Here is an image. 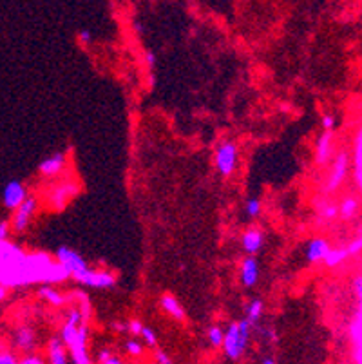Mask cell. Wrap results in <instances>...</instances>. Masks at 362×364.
I'll return each instance as SVG.
<instances>
[{
    "instance_id": "cell-1",
    "label": "cell",
    "mask_w": 362,
    "mask_h": 364,
    "mask_svg": "<svg viewBox=\"0 0 362 364\" xmlns=\"http://www.w3.org/2000/svg\"><path fill=\"white\" fill-rule=\"evenodd\" d=\"M250 323L247 319L236 321L228 324L225 330V341H223V352L230 361H239L245 355L250 341Z\"/></svg>"
},
{
    "instance_id": "cell-2",
    "label": "cell",
    "mask_w": 362,
    "mask_h": 364,
    "mask_svg": "<svg viewBox=\"0 0 362 364\" xmlns=\"http://www.w3.org/2000/svg\"><path fill=\"white\" fill-rule=\"evenodd\" d=\"M78 193H80V185L75 180H66V182H60L51 189L47 196H45V202H47L49 207L62 210Z\"/></svg>"
},
{
    "instance_id": "cell-3",
    "label": "cell",
    "mask_w": 362,
    "mask_h": 364,
    "mask_svg": "<svg viewBox=\"0 0 362 364\" xmlns=\"http://www.w3.org/2000/svg\"><path fill=\"white\" fill-rule=\"evenodd\" d=\"M55 259L62 265V267L66 268L67 272L71 274V278L73 279H78L82 274H86L87 270L90 268L89 265H87L86 259L82 258L80 254L76 252V250H73V248H69V247L58 248V250L55 252Z\"/></svg>"
},
{
    "instance_id": "cell-4",
    "label": "cell",
    "mask_w": 362,
    "mask_h": 364,
    "mask_svg": "<svg viewBox=\"0 0 362 364\" xmlns=\"http://www.w3.org/2000/svg\"><path fill=\"white\" fill-rule=\"evenodd\" d=\"M348 165H350V156H348L346 151H341L333 160L332 171H330L326 182L322 185V193L332 194L341 187V183L344 182V178L348 174Z\"/></svg>"
},
{
    "instance_id": "cell-5",
    "label": "cell",
    "mask_w": 362,
    "mask_h": 364,
    "mask_svg": "<svg viewBox=\"0 0 362 364\" xmlns=\"http://www.w3.org/2000/svg\"><path fill=\"white\" fill-rule=\"evenodd\" d=\"M87 337H89V326H87V323H82L78 326L75 341L67 346L69 359L73 364H93L89 350H87Z\"/></svg>"
},
{
    "instance_id": "cell-6",
    "label": "cell",
    "mask_w": 362,
    "mask_h": 364,
    "mask_svg": "<svg viewBox=\"0 0 362 364\" xmlns=\"http://www.w3.org/2000/svg\"><path fill=\"white\" fill-rule=\"evenodd\" d=\"M237 165V145L226 140L216 149V169L221 176H230Z\"/></svg>"
},
{
    "instance_id": "cell-7",
    "label": "cell",
    "mask_w": 362,
    "mask_h": 364,
    "mask_svg": "<svg viewBox=\"0 0 362 364\" xmlns=\"http://www.w3.org/2000/svg\"><path fill=\"white\" fill-rule=\"evenodd\" d=\"M38 210V199L33 196H27L24 203H22L21 207L16 208L15 213H13V218H11V230L16 234H22L27 230L29 227L31 219Z\"/></svg>"
},
{
    "instance_id": "cell-8",
    "label": "cell",
    "mask_w": 362,
    "mask_h": 364,
    "mask_svg": "<svg viewBox=\"0 0 362 364\" xmlns=\"http://www.w3.org/2000/svg\"><path fill=\"white\" fill-rule=\"evenodd\" d=\"M78 284L84 287H90L96 290H111L116 284V276L109 270H96V268H89L86 274H82L80 278L75 279Z\"/></svg>"
},
{
    "instance_id": "cell-9",
    "label": "cell",
    "mask_w": 362,
    "mask_h": 364,
    "mask_svg": "<svg viewBox=\"0 0 362 364\" xmlns=\"http://www.w3.org/2000/svg\"><path fill=\"white\" fill-rule=\"evenodd\" d=\"M27 256L24 248L11 241H0V274L16 268Z\"/></svg>"
},
{
    "instance_id": "cell-10",
    "label": "cell",
    "mask_w": 362,
    "mask_h": 364,
    "mask_svg": "<svg viewBox=\"0 0 362 364\" xmlns=\"http://www.w3.org/2000/svg\"><path fill=\"white\" fill-rule=\"evenodd\" d=\"M27 189H25V185L22 182H19V180H11V182H8L4 185V189H2V205H4L8 210H13L15 213L16 208L21 207L22 203L27 199Z\"/></svg>"
},
{
    "instance_id": "cell-11",
    "label": "cell",
    "mask_w": 362,
    "mask_h": 364,
    "mask_svg": "<svg viewBox=\"0 0 362 364\" xmlns=\"http://www.w3.org/2000/svg\"><path fill=\"white\" fill-rule=\"evenodd\" d=\"M36 341H38V337H36L35 330L27 324L19 326L13 334V346L21 352H25V354H33V350L36 348Z\"/></svg>"
},
{
    "instance_id": "cell-12",
    "label": "cell",
    "mask_w": 362,
    "mask_h": 364,
    "mask_svg": "<svg viewBox=\"0 0 362 364\" xmlns=\"http://www.w3.org/2000/svg\"><path fill=\"white\" fill-rule=\"evenodd\" d=\"M239 281L245 289L256 287L259 281V263L254 256H247L239 265Z\"/></svg>"
},
{
    "instance_id": "cell-13",
    "label": "cell",
    "mask_w": 362,
    "mask_h": 364,
    "mask_svg": "<svg viewBox=\"0 0 362 364\" xmlns=\"http://www.w3.org/2000/svg\"><path fill=\"white\" fill-rule=\"evenodd\" d=\"M332 248L330 243L324 238H313L306 243V250H304V258L308 263H321L324 261Z\"/></svg>"
},
{
    "instance_id": "cell-14",
    "label": "cell",
    "mask_w": 362,
    "mask_h": 364,
    "mask_svg": "<svg viewBox=\"0 0 362 364\" xmlns=\"http://www.w3.org/2000/svg\"><path fill=\"white\" fill-rule=\"evenodd\" d=\"M66 163H67L66 152H55V154H51V156L45 158L44 162L38 165V172L45 178H53L64 171Z\"/></svg>"
},
{
    "instance_id": "cell-15",
    "label": "cell",
    "mask_w": 362,
    "mask_h": 364,
    "mask_svg": "<svg viewBox=\"0 0 362 364\" xmlns=\"http://www.w3.org/2000/svg\"><path fill=\"white\" fill-rule=\"evenodd\" d=\"M333 156V132H322L315 143V162L319 165L330 163Z\"/></svg>"
},
{
    "instance_id": "cell-16",
    "label": "cell",
    "mask_w": 362,
    "mask_h": 364,
    "mask_svg": "<svg viewBox=\"0 0 362 364\" xmlns=\"http://www.w3.org/2000/svg\"><path fill=\"white\" fill-rule=\"evenodd\" d=\"M69 354L60 337H51L47 341V363L49 364H69Z\"/></svg>"
},
{
    "instance_id": "cell-17",
    "label": "cell",
    "mask_w": 362,
    "mask_h": 364,
    "mask_svg": "<svg viewBox=\"0 0 362 364\" xmlns=\"http://www.w3.org/2000/svg\"><path fill=\"white\" fill-rule=\"evenodd\" d=\"M263 243H265V234L259 228H248L247 232L243 234L241 247L248 256H256L263 248Z\"/></svg>"
},
{
    "instance_id": "cell-18",
    "label": "cell",
    "mask_w": 362,
    "mask_h": 364,
    "mask_svg": "<svg viewBox=\"0 0 362 364\" xmlns=\"http://www.w3.org/2000/svg\"><path fill=\"white\" fill-rule=\"evenodd\" d=\"M160 304L161 308L165 310L172 319H176V321H183L185 319V308L181 306L180 301L174 295H171V293H163L160 298Z\"/></svg>"
},
{
    "instance_id": "cell-19",
    "label": "cell",
    "mask_w": 362,
    "mask_h": 364,
    "mask_svg": "<svg viewBox=\"0 0 362 364\" xmlns=\"http://www.w3.org/2000/svg\"><path fill=\"white\" fill-rule=\"evenodd\" d=\"M69 299H76V303H78L76 308L80 310L84 323H89V319L93 317V306H90L89 295L86 292H82V290H73V292L66 295V301H69Z\"/></svg>"
},
{
    "instance_id": "cell-20",
    "label": "cell",
    "mask_w": 362,
    "mask_h": 364,
    "mask_svg": "<svg viewBox=\"0 0 362 364\" xmlns=\"http://www.w3.org/2000/svg\"><path fill=\"white\" fill-rule=\"evenodd\" d=\"M38 298L45 303H49L51 306H64L66 304V295L56 290L55 287H49V284H44L38 289Z\"/></svg>"
},
{
    "instance_id": "cell-21",
    "label": "cell",
    "mask_w": 362,
    "mask_h": 364,
    "mask_svg": "<svg viewBox=\"0 0 362 364\" xmlns=\"http://www.w3.org/2000/svg\"><path fill=\"white\" fill-rule=\"evenodd\" d=\"M353 163H355V183L359 191L362 193V125L355 136V145H353Z\"/></svg>"
},
{
    "instance_id": "cell-22",
    "label": "cell",
    "mask_w": 362,
    "mask_h": 364,
    "mask_svg": "<svg viewBox=\"0 0 362 364\" xmlns=\"http://www.w3.org/2000/svg\"><path fill=\"white\" fill-rule=\"evenodd\" d=\"M315 210L319 216H322V218H326V219L339 218L337 205L332 202H328V199H322V197H319V199L315 202Z\"/></svg>"
},
{
    "instance_id": "cell-23",
    "label": "cell",
    "mask_w": 362,
    "mask_h": 364,
    "mask_svg": "<svg viewBox=\"0 0 362 364\" xmlns=\"http://www.w3.org/2000/svg\"><path fill=\"white\" fill-rule=\"evenodd\" d=\"M359 210V199H355L353 196H348L342 199L341 207H339V216L341 219H352Z\"/></svg>"
},
{
    "instance_id": "cell-24",
    "label": "cell",
    "mask_w": 362,
    "mask_h": 364,
    "mask_svg": "<svg viewBox=\"0 0 362 364\" xmlns=\"http://www.w3.org/2000/svg\"><path fill=\"white\" fill-rule=\"evenodd\" d=\"M263 310H265V304H263L261 299H254V301H250V304H248L247 308V321L252 324H257V321L261 319L263 315Z\"/></svg>"
},
{
    "instance_id": "cell-25",
    "label": "cell",
    "mask_w": 362,
    "mask_h": 364,
    "mask_svg": "<svg viewBox=\"0 0 362 364\" xmlns=\"http://www.w3.org/2000/svg\"><path fill=\"white\" fill-rule=\"evenodd\" d=\"M206 339H208V344L212 348H221L223 341H225V330L214 324V326L206 330Z\"/></svg>"
},
{
    "instance_id": "cell-26",
    "label": "cell",
    "mask_w": 362,
    "mask_h": 364,
    "mask_svg": "<svg viewBox=\"0 0 362 364\" xmlns=\"http://www.w3.org/2000/svg\"><path fill=\"white\" fill-rule=\"evenodd\" d=\"M348 256H350V254H348L346 248H332V250L328 252L324 263H326L330 268H335V267H339V265H341L342 261L348 258Z\"/></svg>"
},
{
    "instance_id": "cell-27",
    "label": "cell",
    "mask_w": 362,
    "mask_h": 364,
    "mask_svg": "<svg viewBox=\"0 0 362 364\" xmlns=\"http://www.w3.org/2000/svg\"><path fill=\"white\" fill-rule=\"evenodd\" d=\"M96 361H98V364H125L121 357H118V355L112 354L109 348L100 350V352H98V355H96Z\"/></svg>"
},
{
    "instance_id": "cell-28",
    "label": "cell",
    "mask_w": 362,
    "mask_h": 364,
    "mask_svg": "<svg viewBox=\"0 0 362 364\" xmlns=\"http://www.w3.org/2000/svg\"><path fill=\"white\" fill-rule=\"evenodd\" d=\"M141 339H143V344L149 346V348H156L158 346L156 332L152 328H149V326H143V330H141Z\"/></svg>"
},
{
    "instance_id": "cell-29",
    "label": "cell",
    "mask_w": 362,
    "mask_h": 364,
    "mask_svg": "<svg viewBox=\"0 0 362 364\" xmlns=\"http://www.w3.org/2000/svg\"><path fill=\"white\" fill-rule=\"evenodd\" d=\"M245 210H247V216H250V218H257V216L261 214V199H257V197H250V199H247Z\"/></svg>"
},
{
    "instance_id": "cell-30",
    "label": "cell",
    "mask_w": 362,
    "mask_h": 364,
    "mask_svg": "<svg viewBox=\"0 0 362 364\" xmlns=\"http://www.w3.org/2000/svg\"><path fill=\"white\" fill-rule=\"evenodd\" d=\"M125 350H127V354L132 355V357H140V355H143V343H140V341H136V339L127 341Z\"/></svg>"
},
{
    "instance_id": "cell-31",
    "label": "cell",
    "mask_w": 362,
    "mask_h": 364,
    "mask_svg": "<svg viewBox=\"0 0 362 364\" xmlns=\"http://www.w3.org/2000/svg\"><path fill=\"white\" fill-rule=\"evenodd\" d=\"M321 125L326 132H333L335 131V127H337V118L333 117V114H328L326 112V114H322Z\"/></svg>"
},
{
    "instance_id": "cell-32",
    "label": "cell",
    "mask_w": 362,
    "mask_h": 364,
    "mask_svg": "<svg viewBox=\"0 0 362 364\" xmlns=\"http://www.w3.org/2000/svg\"><path fill=\"white\" fill-rule=\"evenodd\" d=\"M19 364H45V359L38 354H25L22 355V359H19Z\"/></svg>"
},
{
    "instance_id": "cell-33",
    "label": "cell",
    "mask_w": 362,
    "mask_h": 364,
    "mask_svg": "<svg viewBox=\"0 0 362 364\" xmlns=\"http://www.w3.org/2000/svg\"><path fill=\"white\" fill-rule=\"evenodd\" d=\"M346 250H348V254H350V256H357V254L362 252V232L359 234L357 238L353 239L352 243H350V247H348Z\"/></svg>"
},
{
    "instance_id": "cell-34",
    "label": "cell",
    "mask_w": 362,
    "mask_h": 364,
    "mask_svg": "<svg viewBox=\"0 0 362 364\" xmlns=\"http://www.w3.org/2000/svg\"><path fill=\"white\" fill-rule=\"evenodd\" d=\"M10 236H11V221L2 219V221H0V241H10Z\"/></svg>"
},
{
    "instance_id": "cell-35",
    "label": "cell",
    "mask_w": 362,
    "mask_h": 364,
    "mask_svg": "<svg viewBox=\"0 0 362 364\" xmlns=\"http://www.w3.org/2000/svg\"><path fill=\"white\" fill-rule=\"evenodd\" d=\"M127 326H129V334L141 335V330H143V326H145V324L141 323V321H138V319H132V321H129V323H127Z\"/></svg>"
},
{
    "instance_id": "cell-36",
    "label": "cell",
    "mask_w": 362,
    "mask_h": 364,
    "mask_svg": "<svg viewBox=\"0 0 362 364\" xmlns=\"http://www.w3.org/2000/svg\"><path fill=\"white\" fill-rule=\"evenodd\" d=\"M0 364H19V359L13 352L5 350V352H0Z\"/></svg>"
},
{
    "instance_id": "cell-37",
    "label": "cell",
    "mask_w": 362,
    "mask_h": 364,
    "mask_svg": "<svg viewBox=\"0 0 362 364\" xmlns=\"http://www.w3.org/2000/svg\"><path fill=\"white\" fill-rule=\"evenodd\" d=\"M154 359H156V364H174L172 359L167 355V352L163 350H156V354H154Z\"/></svg>"
},
{
    "instance_id": "cell-38",
    "label": "cell",
    "mask_w": 362,
    "mask_h": 364,
    "mask_svg": "<svg viewBox=\"0 0 362 364\" xmlns=\"http://www.w3.org/2000/svg\"><path fill=\"white\" fill-rule=\"evenodd\" d=\"M352 287H353V292H355V295H357L359 301L362 303V276H357V278L353 279Z\"/></svg>"
},
{
    "instance_id": "cell-39",
    "label": "cell",
    "mask_w": 362,
    "mask_h": 364,
    "mask_svg": "<svg viewBox=\"0 0 362 364\" xmlns=\"http://www.w3.org/2000/svg\"><path fill=\"white\" fill-rule=\"evenodd\" d=\"M111 328L114 330L116 334H127V332H129V326H127V323H123V321H116V323H112Z\"/></svg>"
},
{
    "instance_id": "cell-40",
    "label": "cell",
    "mask_w": 362,
    "mask_h": 364,
    "mask_svg": "<svg viewBox=\"0 0 362 364\" xmlns=\"http://www.w3.org/2000/svg\"><path fill=\"white\" fill-rule=\"evenodd\" d=\"M90 40H93V33H90L89 29L78 31V42H82V44H89Z\"/></svg>"
},
{
    "instance_id": "cell-41",
    "label": "cell",
    "mask_w": 362,
    "mask_h": 364,
    "mask_svg": "<svg viewBox=\"0 0 362 364\" xmlns=\"http://www.w3.org/2000/svg\"><path fill=\"white\" fill-rule=\"evenodd\" d=\"M145 60L147 64H149V67H152L156 64V55H154L152 51H145Z\"/></svg>"
},
{
    "instance_id": "cell-42",
    "label": "cell",
    "mask_w": 362,
    "mask_h": 364,
    "mask_svg": "<svg viewBox=\"0 0 362 364\" xmlns=\"http://www.w3.org/2000/svg\"><path fill=\"white\" fill-rule=\"evenodd\" d=\"M8 292H10V290L0 284V303H2V301H5V298H8Z\"/></svg>"
},
{
    "instance_id": "cell-43",
    "label": "cell",
    "mask_w": 362,
    "mask_h": 364,
    "mask_svg": "<svg viewBox=\"0 0 362 364\" xmlns=\"http://www.w3.org/2000/svg\"><path fill=\"white\" fill-rule=\"evenodd\" d=\"M5 350H8V343L0 337V352H5Z\"/></svg>"
},
{
    "instance_id": "cell-44",
    "label": "cell",
    "mask_w": 362,
    "mask_h": 364,
    "mask_svg": "<svg viewBox=\"0 0 362 364\" xmlns=\"http://www.w3.org/2000/svg\"><path fill=\"white\" fill-rule=\"evenodd\" d=\"M263 364H277V363L272 359V357H265V359H263Z\"/></svg>"
}]
</instances>
